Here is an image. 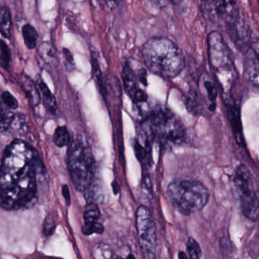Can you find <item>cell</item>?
I'll use <instances>...</instances> for the list:
<instances>
[{
	"mask_svg": "<svg viewBox=\"0 0 259 259\" xmlns=\"http://www.w3.org/2000/svg\"><path fill=\"white\" fill-rule=\"evenodd\" d=\"M40 161L34 148L16 139L6 148L0 166V206L7 210L27 208L37 198Z\"/></svg>",
	"mask_w": 259,
	"mask_h": 259,
	"instance_id": "1",
	"label": "cell"
},
{
	"mask_svg": "<svg viewBox=\"0 0 259 259\" xmlns=\"http://www.w3.org/2000/svg\"><path fill=\"white\" fill-rule=\"evenodd\" d=\"M142 54L148 70L163 78L178 76L186 66L181 50L166 37L150 39L142 47Z\"/></svg>",
	"mask_w": 259,
	"mask_h": 259,
	"instance_id": "2",
	"label": "cell"
},
{
	"mask_svg": "<svg viewBox=\"0 0 259 259\" xmlns=\"http://www.w3.org/2000/svg\"><path fill=\"white\" fill-rule=\"evenodd\" d=\"M145 125L148 134L164 148L180 146L186 140V130L183 122L163 106H157L150 112Z\"/></svg>",
	"mask_w": 259,
	"mask_h": 259,
	"instance_id": "3",
	"label": "cell"
},
{
	"mask_svg": "<svg viewBox=\"0 0 259 259\" xmlns=\"http://www.w3.org/2000/svg\"><path fill=\"white\" fill-rule=\"evenodd\" d=\"M167 195L172 205L186 216L202 210L210 198L208 189L195 180L172 182L168 185Z\"/></svg>",
	"mask_w": 259,
	"mask_h": 259,
	"instance_id": "4",
	"label": "cell"
},
{
	"mask_svg": "<svg viewBox=\"0 0 259 259\" xmlns=\"http://www.w3.org/2000/svg\"><path fill=\"white\" fill-rule=\"evenodd\" d=\"M68 169L77 190L90 189L95 175V160L89 145L80 139L69 143Z\"/></svg>",
	"mask_w": 259,
	"mask_h": 259,
	"instance_id": "5",
	"label": "cell"
},
{
	"mask_svg": "<svg viewBox=\"0 0 259 259\" xmlns=\"http://www.w3.org/2000/svg\"><path fill=\"white\" fill-rule=\"evenodd\" d=\"M207 46L210 64L216 74L218 82L223 90L228 92L236 78V70L230 49L222 35L218 31H213L209 34Z\"/></svg>",
	"mask_w": 259,
	"mask_h": 259,
	"instance_id": "6",
	"label": "cell"
},
{
	"mask_svg": "<svg viewBox=\"0 0 259 259\" xmlns=\"http://www.w3.org/2000/svg\"><path fill=\"white\" fill-rule=\"evenodd\" d=\"M233 181L240 198L241 209L245 218L250 221L258 218V195L254 179L249 169L243 164L239 165L233 174Z\"/></svg>",
	"mask_w": 259,
	"mask_h": 259,
	"instance_id": "7",
	"label": "cell"
},
{
	"mask_svg": "<svg viewBox=\"0 0 259 259\" xmlns=\"http://www.w3.org/2000/svg\"><path fill=\"white\" fill-rule=\"evenodd\" d=\"M139 245L144 257L152 259L157 251V232L154 216L147 206H139L136 213Z\"/></svg>",
	"mask_w": 259,
	"mask_h": 259,
	"instance_id": "8",
	"label": "cell"
},
{
	"mask_svg": "<svg viewBox=\"0 0 259 259\" xmlns=\"http://www.w3.org/2000/svg\"><path fill=\"white\" fill-rule=\"evenodd\" d=\"M227 28L236 48L245 54L251 48V31L246 22L240 17Z\"/></svg>",
	"mask_w": 259,
	"mask_h": 259,
	"instance_id": "9",
	"label": "cell"
},
{
	"mask_svg": "<svg viewBox=\"0 0 259 259\" xmlns=\"http://www.w3.org/2000/svg\"><path fill=\"white\" fill-rule=\"evenodd\" d=\"M122 79L125 92L135 104H140L146 102L148 95L139 87L137 76L128 63H125L122 69Z\"/></svg>",
	"mask_w": 259,
	"mask_h": 259,
	"instance_id": "10",
	"label": "cell"
},
{
	"mask_svg": "<svg viewBox=\"0 0 259 259\" xmlns=\"http://www.w3.org/2000/svg\"><path fill=\"white\" fill-rule=\"evenodd\" d=\"M225 103L229 119H230V124H231L236 142L239 146L245 147L239 107L236 106V103L232 98H227Z\"/></svg>",
	"mask_w": 259,
	"mask_h": 259,
	"instance_id": "11",
	"label": "cell"
},
{
	"mask_svg": "<svg viewBox=\"0 0 259 259\" xmlns=\"http://www.w3.org/2000/svg\"><path fill=\"white\" fill-rule=\"evenodd\" d=\"M245 75L247 81L254 87L258 86V55L254 48L245 53Z\"/></svg>",
	"mask_w": 259,
	"mask_h": 259,
	"instance_id": "12",
	"label": "cell"
},
{
	"mask_svg": "<svg viewBox=\"0 0 259 259\" xmlns=\"http://www.w3.org/2000/svg\"><path fill=\"white\" fill-rule=\"evenodd\" d=\"M13 29V18L10 8L4 7L0 9V33L5 38L10 39Z\"/></svg>",
	"mask_w": 259,
	"mask_h": 259,
	"instance_id": "13",
	"label": "cell"
},
{
	"mask_svg": "<svg viewBox=\"0 0 259 259\" xmlns=\"http://www.w3.org/2000/svg\"><path fill=\"white\" fill-rule=\"evenodd\" d=\"M20 83L32 104L37 105L40 103V96L35 84L25 75H21Z\"/></svg>",
	"mask_w": 259,
	"mask_h": 259,
	"instance_id": "14",
	"label": "cell"
},
{
	"mask_svg": "<svg viewBox=\"0 0 259 259\" xmlns=\"http://www.w3.org/2000/svg\"><path fill=\"white\" fill-rule=\"evenodd\" d=\"M1 94L0 89V133H4L11 128L16 114L4 104Z\"/></svg>",
	"mask_w": 259,
	"mask_h": 259,
	"instance_id": "15",
	"label": "cell"
},
{
	"mask_svg": "<svg viewBox=\"0 0 259 259\" xmlns=\"http://www.w3.org/2000/svg\"><path fill=\"white\" fill-rule=\"evenodd\" d=\"M39 58L47 66H52L56 62V51L50 43H42L37 49Z\"/></svg>",
	"mask_w": 259,
	"mask_h": 259,
	"instance_id": "16",
	"label": "cell"
},
{
	"mask_svg": "<svg viewBox=\"0 0 259 259\" xmlns=\"http://www.w3.org/2000/svg\"><path fill=\"white\" fill-rule=\"evenodd\" d=\"M22 36L25 45L28 49L33 50L37 48L38 33L32 25L30 24L24 25L22 28Z\"/></svg>",
	"mask_w": 259,
	"mask_h": 259,
	"instance_id": "17",
	"label": "cell"
},
{
	"mask_svg": "<svg viewBox=\"0 0 259 259\" xmlns=\"http://www.w3.org/2000/svg\"><path fill=\"white\" fill-rule=\"evenodd\" d=\"M38 87L40 89V93L43 97L44 101H45V105L48 107V110L52 113H55L57 110V101L52 92L50 90L49 88L47 85L45 81H39Z\"/></svg>",
	"mask_w": 259,
	"mask_h": 259,
	"instance_id": "18",
	"label": "cell"
},
{
	"mask_svg": "<svg viewBox=\"0 0 259 259\" xmlns=\"http://www.w3.org/2000/svg\"><path fill=\"white\" fill-rule=\"evenodd\" d=\"M101 218L99 207L95 203H89L86 205L84 212V224H93L98 222Z\"/></svg>",
	"mask_w": 259,
	"mask_h": 259,
	"instance_id": "19",
	"label": "cell"
},
{
	"mask_svg": "<svg viewBox=\"0 0 259 259\" xmlns=\"http://www.w3.org/2000/svg\"><path fill=\"white\" fill-rule=\"evenodd\" d=\"M92 65L94 77L96 80L97 84L99 87L101 93H102V95H105L106 89L105 86H104V80H103L102 72H101L99 61H98V58L95 54H92Z\"/></svg>",
	"mask_w": 259,
	"mask_h": 259,
	"instance_id": "20",
	"label": "cell"
},
{
	"mask_svg": "<svg viewBox=\"0 0 259 259\" xmlns=\"http://www.w3.org/2000/svg\"><path fill=\"white\" fill-rule=\"evenodd\" d=\"M186 107L192 114L198 115L201 111V101L196 92H192L186 100Z\"/></svg>",
	"mask_w": 259,
	"mask_h": 259,
	"instance_id": "21",
	"label": "cell"
},
{
	"mask_svg": "<svg viewBox=\"0 0 259 259\" xmlns=\"http://www.w3.org/2000/svg\"><path fill=\"white\" fill-rule=\"evenodd\" d=\"M54 142L58 147H65L70 143L69 131L65 126H60L54 133Z\"/></svg>",
	"mask_w": 259,
	"mask_h": 259,
	"instance_id": "22",
	"label": "cell"
},
{
	"mask_svg": "<svg viewBox=\"0 0 259 259\" xmlns=\"http://www.w3.org/2000/svg\"><path fill=\"white\" fill-rule=\"evenodd\" d=\"M11 51L6 41L0 39V66L7 69L11 62Z\"/></svg>",
	"mask_w": 259,
	"mask_h": 259,
	"instance_id": "23",
	"label": "cell"
},
{
	"mask_svg": "<svg viewBox=\"0 0 259 259\" xmlns=\"http://www.w3.org/2000/svg\"><path fill=\"white\" fill-rule=\"evenodd\" d=\"M188 257L192 259H198L201 257L202 251L199 244L193 237H189L186 242Z\"/></svg>",
	"mask_w": 259,
	"mask_h": 259,
	"instance_id": "24",
	"label": "cell"
},
{
	"mask_svg": "<svg viewBox=\"0 0 259 259\" xmlns=\"http://www.w3.org/2000/svg\"><path fill=\"white\" fill-rule=\"evenodd\" d=\"M104 227L102 224L101 223L97 222L95 224H84L82 227V232L86 236H89V235L94 234V233H97V234H101L104 233Z\"/></svg>",
	"mask_w": 259,
	"mask_h": 259,
	"instance_id": "25",
	"label": "cell"
},
{
	"mask_svg": "<svg viewBox=\"0 0 259 259\" xmlns=\"http://www.w3.org/2000/svg\"><path fill=\"white\" fill-rule=\"evenodd\" d=\"M3 102L10 110H15L19 107V103L14 96L9 92H4L1 94Z\"/></svg>",
	"mask_w": 259,
	"mask_h": 259,
	"instance_id": "26",
	"label": "cell"
},
{
	"mask_svg": "<svg viewBox=\"0 0 259 259\" xmlns=\"http://www.w3.org/2000/svg\"><path fill=\"white\" fill-rule=\"evenodd\" d=\"M204 88H205L206 92H207V98H208L209 101L212 104H215V100H216L218 92H217L214 84L212 81H204Z\"/></svg>",
	"mask_w": 259,
	"mask_h": 259,
	"instance_id": "27",
	"label": "cell"
},
{
	"mask_svg": "<svg viewBox=\"0 0 259 259\" xmlns=\"http://www.w3.org/2000/svg\"><path fill=\"white\" fill-rule=\"evenodd\" d=\"M56 228V223L53 217L48 216L44 224V233L46 236H51Z\"/></svg>",
	"mask_w": 259,
	"mask_h": 259,
	"instance_id": "28",
	"label": "cell"
},
{
	"mask_svg": "<svg viewBox=\"0 0 259 259\" xmlns=\"http://www.w3.org/2000/svg\"><path fill=\"white\" fill-rule=\"evenodd\" d=\"M63 57H64L65 64L66 69L69 71L73 70L75 69V62H74L73 56L69 50L64 48L63 50Z\"/></svg>",
	"mask_w": 259,
	"mask_h": 259,
	"instance_id": "29",
	"label": "cell"
},
{
	"mask_svg": "<svg viewBox=\"0 0 259 259\" xmlns=\"http://www.w3.org/2000/svg\"><path fill=\"white\" fill-rule=\"evenodd\" d=\"M103 8L107 12H111L117 8L121 0H99Z\"/></svg>",
	"mask_w": 259,
	"mask_h": 259,
	"instance_id": "30",
	"label": "cell"
},
{
	"mask_svg": "<svg viewBox=\"0 0 259 259\" xmlns=\"http://www.w3.org/2000/svg\"><path fill=\"white\" fill-rule=\"evenodd\" d=\"M169 0H150L153 6L157 9H163L167 6Z\"/></svg>",
	"mask_w": 259,
	"mask_h": 259,
	"instance_id": "31",
	"label": "cell"
},
{
	"mask_svg": "<svg viewBox=\"0 0 259 259\" xmlns=\"http://www.w3.org/2000/svg\"><path fill=\"white\" fill-rule=\"evenodd\" d=\"M62 192H63V197H64L65 199H66V203H67L68 205L70 204V192H69V189L68 187V186L66 185H64L62 188Z\"/></svg>",
	"mask_w": 259,
	"mask_h": 259,
	"instance_id": "32",
	"label": "cell"
},
{
	"mask_svg": "<svg viewBox=\"0 0 259 259\" xmlns=\"http://www.w3.org/2000/svg\"><path fill=\"white\" fill-rule=\"evenodd\" d=\"M138 78L144 85L147 86V72L145 69H142L139 70Z\"/></svg>",
	"mask_w": 259,
	"mask_h": 259,
	"instance_id": "33",
	"label": "cell"
},
{
	"mask_svg": "<svg viewBox=\"0 0 259 259\" xmlns=\"http://www.w3.org/2000/svg\"><path fill=\"white\" fill-rule=\"evenodd\" d=\"M179 258L180 259H187L188 255L186 254V253H185L184 251H180L178 254Z\"/></svg>",
	"mask_w": 259,
	"mask_h": 259,
	"instance_id": "34",
	"label": "cell"
},
{
	"mask_svg": "<svg viewBox=\"0 0 259 259\" xmlns=\"http://www.w3.org/2000/svg\"><path fill=\"white\" fill-rule=\"evenodd\" d=\"M174 5H180L183 2V0H169Z\"/></svg>",
	"mask_w": 259,
	"mask_h": 259,
	"instance_id": "35",
	"label": "cell"
},
{
	"mask_svg": "<svg viewBox=\"0 0 259 259\" xmlns=\"http://www.w3.org/2000/svg\"><path fill=\"white\" fill-rule=\"evenodd\" d=\"M208 2L213 3V4H218V3L224 2L225 0H205Z\"/></svg>",
	"mask_w": 259,
	"mask_h": 259,
	"instance_id": "36",
	"label": "cell"
}]
</instances>
